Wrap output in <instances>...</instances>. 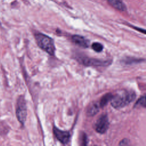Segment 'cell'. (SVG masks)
<instances>
[{
	"instance_id": "cell-12",
	"label": "cell",
	"mask_w": 146,
	"mask_h": 146,
	"mask_svg": "<svg viewBox=\"0 0 146 146\" xmlns=\"http://www.w3.org/2000/svg\"><path fill=\"white\" fill-rule=\"evenodd\" d=\"M145 105H146L145 96L144 95V96H141L140 99H138L137 102L135 104V107H136V106H142L143 107H145Z\"/></svg>"
},
{
	"instance_id": "cell-7",
	"label": "cell",
	"mask_w": 146,
	"mask_h": 146,
	"mask_svg": "<svg viewBox=\"0 0 146 146\" xmlns=\"http://www.w3.org/2000/svg\"><path fill=\"white\" fill-rule=\"evenodd\" d=\"M72 42L82 48H87L89 46V41L84 36L79 35H74L72 36Z\"/></svg>"
},
{
	"instance_id": "cell-8",
	"label": "cell",
	"mask_w": 146,
	"mask_h": 146,
	"mask_svg": "<svg viewBox=\"0 0 146 146\" xmlns=\"http://www.w3.org/2000/svg\"><path fill=\"white\" fill-rule=\"evenodd\" d=\"M108 2L110 5L118 10L123 11L126 10V7L121 0H108Z\"/></svg>"
},
{
	"instance_id": "cell-2",
	"label": "cell",
	"mask_w": 146,
	"mask_h": 146,
	"mask_svg": "<svg viewBox=\"0 0 146 146\" xmlns=\"http://www.w3.org/2000/svg\"><path fill=\"white\" fill-rule=\"evenodd\" d=\"M38 46L50 55L55 54V47L53 39L42 33H38L35 36Z\"/></svg>"
},
{
	"instance_id": "cell-13",
	"label": "cell",
	"mask_w": 146,
	"mask_h": 146,
	"mask_svg": "<svg viewBox=\"0 0 146 146\" xmlns=\"http://www.w3.org/2000/svg\"><path fill=\"white\" fill-rule=\"evenodd\" d=\"M129 144V140L127 139H124L120 141V143H119V145H128Z\"/></svg>"
},
{
	"instance_id": "cell-3",
	"label": "cell",
	"mask_w": 146,
	"mask_h": 146,
	"mask_svg": "<svg viewBox=\"0 0 146 146\" xmlns=\"http://www.w3.org/2000/svg\"><path fill=\"white\" fill-rule=\"evenodd\" d=\"M16 116L18 120L23 125L27 116V107L23 96H20L17 100Z\"/></svg>"
},
{
	"instance_id": "cell-10",
	"label": "cell",
	"mask_w": 146,
	"mask_h": 146,
	"mask_svg": "<svg viewBox=\"0 0 146 146\" xmlns=\"http://www.w3.org/2000/svg\"><path fill=\"white\" fill-rule=\"evenodd\" d=\"M113 96V95L111 93H107L105 94L101 99L99 102V105L100 106V108H102L104 107L110 101H111L112 98Z\"/></svg>"
},
{
	"instance_id": "cell-9",
	"label": "cell",
	"mask_w": 146,
	"mask_h": 146,
	"mask_svg": "<svg viewBox=\"0 0 146 146\" xmlns=\"http://www.w3.org/2000/svg\"><path fill=\"white\" fill-rule=\"evenodd\" d=\"M100 106L98 103H92L87 110V115L89 116H92L97 113L99 110Z\"/></svg>"
},
{
	"instance_id": "cell-5",
	"label": "cell",
	"mask_w": 146,
	"mask_h": 146,
	"mask_svg": "<svg viewBox=\"0 0 146 146\" xmlns=\"http://www.w3.org/2000/svg\"><path fill=\"white\" fill-rule=\"evenodd\" d=\"M82 63L87 66H106L110 64V60H99L88 57L82 58Z\"/></svg>"
},
{
	"instance_id": "cell-11",
	"label": "cell",
	"mask_w": 146,
	"mask_h": 146,
	"mask_svg": "<svg viewBox=\"0 0 146 146\" xmlns=\"http://www.w3.org/2000/svg\"><path fill=\"white\" fill-rule=\"evenodd\" d=\"M92 48L96 52H100L101 51H102L103 49V45L99 43V42H94L92 44Z\"/></svg>"
},
{
	"instance_id": "cell-6",
	"label": "cell",
	"mask_w": 146,
	"mask_h": 146,
	"mask_svg": "<svg viewBox=\"0 0 146 146\" xmlns=\"http://www.w3.org/2000/svg\"><path fill=\"white\" fill-rule=\"evenodd\" d=\"M53 132L56 138L62 144H67L70 138V134L68 131H62L56 127H54Z\"/></svg>"
},
{
	"instance_id": "cell-4",
	"label": "cell",
	"mask_w": 146,
	"mask_h": 146,
	"mask_svg": "<svg viewBox=\"0 0 146 146\" xmlns=\"http://www.w3.org/2000/svg\"><path fill=\"white\" fill-rule=\"evenodd\" d=\"M109 125L110 123L107 115L106 114H103L95 122L94 128L98 132L104 133L108 129Z\"/></svg>"
},
{
	"instance_id": "cell-1",
	"label": "cell",
	"mask_w": 146,
	"mask_h": 146,
	"mask_svg": "<svg viewBox=\"0 0 146 146\" xmlns=\"http://www.w3.org/2000/svg\"><path fill=\"white\" fill-rule=\"evenodd\" d=\"M135 98L136 94L133 91L123 90L113 95L111 104L113 108L120 109L129 104L135 100Z\"/></svg>"
}]
</instances>
